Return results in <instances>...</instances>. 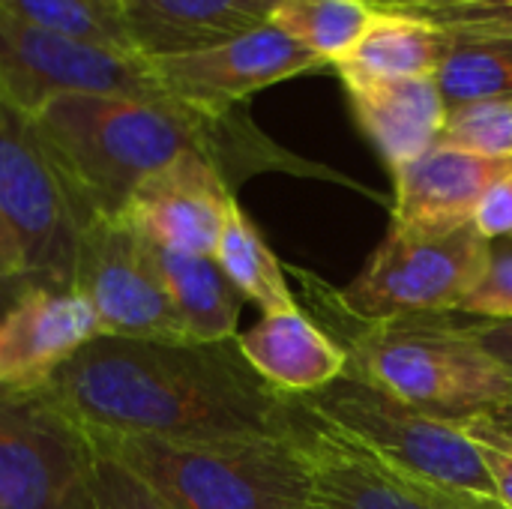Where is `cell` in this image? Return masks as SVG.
I'll list each match as a JSON object with an SVG mask.
<instances>
[{"instance_id":"obj_1","label":"cell","mask_w":512,"mask_h":509,"mask_svg":"<svg viewBox=\"0 0 512 509\" xmlns=\"http://www.w3.org/2000/svg\"><path fill=\"white\" fill-rule=\"evenodd\" d=\"M84 432L165 441L294 438L306 414L225 342L96 336L42 393Z\"/></svg>"},{"instance_id":"obj_2","label":"cell","mask_w":512,"mask_h":509,"mask_svg":"<svg viewBox=\"0 0 512 509\" xmlns=\"http://www.w3.org/2000/svg\"><path fill=\"white\" fill-rule=\"evenodd\" d=\"M33 126L66 186L78 231L99 216H120L144 177L189 153L207 159L234 192L243 180L270 171L357 186L285 150L246 105L204 108L168 93H63L33 114Z\"/></svg>"},{"instance_id":"obj_3","label":"cell","mask_w":512,"mask_h":509,"mask_svg":"<svg viewBox=\"0 0 512 509\" xmlns=\"http://www.w3.org/2000/svg\"><path fill=\"white\" fill-rule=\"evenodd\" d=\"M297 279L318 324L342 345L348 375L453 426L480 417L512 426V378L468 336L462 318L357 321L333 300L327 282L309 273Z\"/></svg>"},{"instance_id":"obj_4","label":"cell","mask_w":512,"mask_h":509,"mask_svg":"<svg viewBox=\"0 0 512 509\" xmlns=\"http://www.w3.org/2000/svg\"><path fill=\"white\" fill-rule=\"evenodd\" d=\"M303 435L165 441L87 432L96 450L132 468L171 509H309Z\"/></svg>"},{"instance_id":"obj_5","label":"cell","mask_w":512,"mask_h":509,"mask_svg":"<svg viewBox=\"0 0 512 509\" xmlns=\"http://www.w3.org/2000/svg\"><path fill=\"white\" fill-rule=\"evenodd\" d=\"M294 399L312 423L360 447L408 483L465 509H504L480 450L459 426L429 417L348 372Z\"/></svg>"},{"instance_id":"obj_6","label":"cell","mask_w":512,"mask_h":509,"mask_svg":"<svg viewBox=\"0 0 512 509\" xmlns=\"http://www.w3.org/2000/svg\"><path fill=\"white\" fill-rule=\"evenodd\" d=\"M492 252L477 225L435 237L390 231L354 282L330 294L357 321L453 315L486 273Z\"/></svg>"},{"instance_id":"obj_7","label":"cell","mask_w":512,"mask_h":509,"mask_svg":"<svg viewBox=\"0 0 512 509\" xmlns=\"http://www.w3.org/2000/svg\"><path fill=\"white\" fill-rule=\"evenodd\" d=\"M0 225L36 285L72 291L78 222L33 117L0 99Z\"/></svg>"},{"instance_id":"obj_8","label":"cell","mask_w":512,"mask_h":509,"mask_svg":"<svg viewBox=\"0 0 512 509\" xmlns=\"http://www.w3.org/2000/svg\"><path fill=\"white\" fill-rule=\"evenodd\" d=\"M72 291L93 309L99 336L192 342L153 270L150 243L120 216H99L78 231Z\"/></svg>"},{"instance_id":"obj_9","label":"cell","mask_w":512,"mask_h":509,"mask_svg":"<svg viewBox=\"0 0 512 509\" xmlns=\"http://www.w3.org/2000/svg\"><path fill=\"white\" fill-rule=\"evenodd\" d=\"M96 450L45 396L0 399V509H96Z\"/></svg>"},{"instance_id":"obj_10","label":"cell","mask_w":512,"mask_h":509,"mask_svg":"<svg viewBox=\"0 0 512 509\" xmlns=\"http://www.w3.org/2000/svg\"><path fill=\"white\" fill-rule=\"evenodd\" d=\"M63 93L162 96L147 57L60 39L0 3V99L33 117Z\"/></svg>"},{"instance_id":"obj_11","label":"cell","mask_w":512,"mask_h":509,"mask_svg":"<svg viewBox=\"0 0 512 509\" xmlns=\"http://www.w3.org/2000/svg\"><path fill=\"white\" fill-rule=\"evenodd\" d=\"M150 75L159 90L204 108H234L246 105L255 93L315 72L324 63L282 33L273 21L246 30L234 39L171 54V57H147Z\"/></svg>"},{"instance_id":"obj_12","label":"cell","mask_w":512,"mask_h":509,"mask_svg":"<svg viewBox=\"0 0 512 509\" xmlns=\"http://www.w3.org/2000/svg\"><path fill=\"white\" fill-rule=\"evenodd\" d=\"M96 336L99 324L84 297L27 285L0 318V399L42 396L51 378Z\"/></svg>"},{"instance_id":"obj_13","label":"cell","mask_w":512,"mask_h":509,"mask_svg":"<svg viewBox=\"0 0 512 509\" xmlns=\"http://www.w3.org/2000/svg\"><path fill=\"white\" fill-rule=\"evenodd\" d=\"M234 198V186L207 159L189 153L144 177L120 219L153 246L213 255Z\"/></svg>"},{"instance_id":"obj_14","label":"cell","mask_w":512,"mask_h":509,"mask_svg":"<svg viewBox=\"0 0 512 509\" xmlns=\"http://www.w3.org/2000/svg\"><path fill=\"white\" fill-rule=\"evenodd\" d=\"M510 168L512 159H489L435 144L393 171L390 231L405 237H435L474 225L483 195Z\"/></svg>"},{"instance_id":"obj_15","label":"cell","mask_w":512,"mask_h":509,"mask_svg":"<svg viewBox=\"0 0 512 509\" xmlns=\"http://www.w3.org/2000/svg\"><path fill=\"white\" fill-rule=\"evenodd\" d=\"M309 509H465L375 462L360 447L309 420Z\"/></svg>"},{"instance_id":"obj_16","label":"cell","mask_w":512,"mask_h":509,"mask_svg":"<svg viewBox=\"0 0 512 509\" xmlns=\"http://www.w3.org/2000/svg\"><path fill=\"white\" fill-rule=\"evenodd\" d=\"M354 120L390 171L432 150L447 123V105L432 75L342 81Z\"/></svg>"},{"instance_id":"obj_17","label":"cell","mask_w":512,"mask_h":509,"mask_svg":"<svg viewBox=\"0 0 512 509\" xmlns=\"http://www.w3.org/2000/svg\"><path fill=\"white\" fill-rule=\"evenodd\" d=\"M237 345L246 363L285 396H309L348 366L342 345L300 306L261 315L258 324L237 333Z\"/></svg>"},{"instance_id":"obj_18","label":"cell","mask_w":512,"mask_h":509,"mask_svg":"<svg viewBox=\"0 0 512 509\" xmlns=\"http://www.w3.org/2000/svg\"><path fill=\"white\" fill-rule=\"evenodd\" d=\"M141 57L198 51L270 21L276 0H117Z\"/></svg>"},{"instance_id":"obj_19","label":"cell","mask_w":512,"mask_h":509,"mask_svg":"<svg viewBox=\"0 0 512 509\" xmlns=\"http://www.w3.org/2000/svg\"><path fill=\"white\" fill-rule=\"evenodd\" d=\"M150 258L192 342H225L237 336L243 294L231 285L213 255H186L150 243Z\"/></svg>"},{"instance_id":"obj_20","label":"cell","mask_w":512,"mask_h":509,"mask_svg":"<svg viewBox=\"0 0 512 509\" xmlns=\"http://www.w3.org/2000/svg\"><path fill=\"white\" fill-rule=\"evenodd\" d=\"M450 33L414 12L375 9L363 36L333 66L342 81L354 78H426L435 75Z\"/></svg>"},{"instance_id":"obj_21","label":"cell","mask_w":512,"mask_h":509,"mask_svg":"<svg viewBox=\"0 0 512 509\" xmlns=\"http://www.w3.org/2000/svg\"><path fill=\"white\" fill-rule=\"evenodd\" d=\"M213 258L222 267V273L231 279V285L243 294V300H252L264 315L297 306L282 261L267 246L264 234L249 219V213L240 207L237 198L228 207L225 228L219 234Z\"/></svg>"},{"instance_id":"obj_22","label":"cell","mask_w":512,"mask_h":509,"mask_svg":"<svg viewBox=\"0 0 512 509\" xmlns=\"http://www.w3.org/2000/svg\"><path fill=\"white\" fill-rule=\"evenodd\" d=\"M432 78L447 111L512 96V36L450 33Z\"/></svg>"},{"instance_id":"obj_23","label":"cell","mask_w":512,"mask_h":509,"mask_svg":"<svg viewBox=\"0 0 512 509\" xmlns=\"http://www.w3.org/2000/svg\"><path fill=\"white\" fill-rule=\"evenodd\" d=\"M372 15L375 9L363 0H276L270 21L324 66H336L363 36Z\"/></svg>"},{"instance_id":"obj_24","label":"cell","mask_w":512,"mask_h":509,"mask_svg":"<svg viewBox=\"0 0 512 509\" xmlns=\"http://www.w3.org/2000/svg\"><path fill=\"white\" fill-rule=\"evenodd\" d=\"M18 18L78 45L135 54L132 36L120 15V6L111 0H0Z\"/></svg>"},{"instance_id":"obj_25","label":"cell","mask_w":512,"mask_h":509,"mask_svg":"<svg viewBox=\"0 0 512 509\" xmlns=\"http://www.w3.org/2000/svg\"><path fill=\"white\" fill-rule=\"evenodd\" d=\"M438 144L489 159H512V96L447 111Z\"/></svg>"},{"instance_id":"obj_26","label":"cell","mask_w":512,"mask_h":509,"mask_svg":"<svg viewBox=\"0 0 512 509\" xmlns=\"http://www.w3.org/2000/svg\"><path fill=\"white\" fill-rule=\"evenodd\" d=\"M93 489L96 509H171L132 468L102 450H96Z\"/></svg>"},{"instance_id":"obj_27","label":"cell","mask_w":512,"mask_h":509,"mask_svg":"<svg viewBox=\"0 0 512 509\" xmlns=\"http://www.w3.org/2000/svg\"><path fill=\"white\" fill-rule=\"evenodd\" d=\"M429 18L450 33H492L512 36V0H456L429 9H405Z\"/></svg>"},{"instance_id":"obj_28","label":"cell","mask_w":512,"mask_h":509,"mask_svg":"<svg viewBox=\"0 0 512 509\" xmlns=\"http://www.w3.org/2000/svg\"><path fill=\"white\" fill-rule=\"evenodd\" d=\"M453 315H468L471 321H512V249L492 252L486 273Z\"/></svg>"},{"instance_id":"obj_29","label":"cell","mask_w":512,"mask_h":509,"mask_svg":"<svg viewBox=\"0 0 512 509\" xmlns=\"http://www.w3.org/2000/svg\"><path fill=\"white\" fill-rule=\"evenodd\" d=\"M459 429L480 450V459L492 477L501 507L512 509V426L492 417H480V420L462 423Z\"/></svg>"},{"instance_id":"obj_30","label":"cell","mask_w":512,"mask_h":509,"mask_svg":"<svg viewBox=\"0 0 512 509\" xmlns=\"http://www.w3.org/2000/svg\"><path fill=\"white\" fill-rule=\"evenodd\" d=\"M474 225L489 243L512 240V168L489 186V192L477 207Z\"/></svg>"},{"instance_id":"obj_31","label":"cell","mask_w":512,"mask_h":509,"mask_svg":"<svg viewBox=\"0 0 512 509\" xmlns=\"http://www.w3.org/2000/svg\"><path fill=\"white\" fill-rule=\"evenodd\" d=\"M465 330L512 378V321H465Z\"/></svg>"},{"instance_id":"obj_32","label":"cell","mask_w":512,"mask_h":509,"mask_svg":"<svg viewBox=\"0 0 512 509\" xmlns=\"http://www.w3.org/2000/svg\"><path fill=\"white\" fill-rule=\"evenodd\" d=\"M0 276H24V258L3 225H0Z\"/></svg>"},{"instance_id":"obj_33","label":"cell","mask_w":512,"mask_h":509,"mask_svg":"<svg viewBox=\"0 0 512 509\" xmlns=\"http://www.w3.org/2000/svg\"><path fill=\"white\" fill-rule=\"evenodd\" d=\"M27 285H33L27 276H0V318L18 303V297L27 291Z\"/></svg>"},{"instance_id":"obj_34","label":"cell","mask_w":512,"mask_h":509,"mask_svg":"<svg viewBox=\"0 0 512 509\" xmlns=\"http://www.w3.org/2000/svg\"><path fill=\"white\" fill-rule=\"evenodd\" d=\"M372 9L381 12H405V9H429V6H444V3H456V0H363Z\"/></svg>"},{"instance_id":"obj_35","label":"cell","mask_w":512,"mask_h":509,"mask_svg":"<svg viewBox=\"0 0 512 509\" xmlns=\"http://www.w3.org/2000/svg\"><path fill=\"white\" fill-rule=\"evenodd\" d=\"M111 3H117V0H111Z\"/></svg>"}]
</instances>
